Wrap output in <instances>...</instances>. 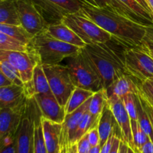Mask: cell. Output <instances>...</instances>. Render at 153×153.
I'll list each match as a JSON object with an SVG mask.
<instances>
[{
    "instance_id": "47",
    "label": "cell",
    "mask_w": 153,
    "mask_h": 153,
    "mask_svg": "<svg viewBox=\"0 0 153 153\" xmlns=\"http://www.w3.org/2000/svg\"><path fill=\"white\" fill-rule=\"evenodd\" d=\"M100 150H101V146H100V145H98V146L91 148L89 153H100Z\"/></svg>"
},
{
    "instance_id": "30",
    "label": "cell",
    "mask_w": 153,
    "mask_h": 153,
    "mask_svg": "<svg viewBox=\"0 0 153 153\" xmlns=\"http://www.w3.org/2000/svg\"><path fill=\"white\" fill-rule=\"evenodd\" d=\"M128 10L141 19L148 26H153V16L145 10L136 0H119Z\"/></svg>"
},
{
    "instance_id": "28",
    "label": "cell",
    "mask_w": 153,
    "mask_h": 153,
    "mask_svg": "<svg viewBox=\"0 0 153 153\" xmlns=\"http://www.w3.org/2000/svg\"><path fill=\"white\" fill-rule=\"evenodd\" d=\"M136 106H137V121L141 127L142 130L145 132V134L149 137L151 142L153 143V127L151 123L150 119L148 116L147 112L146 111L143 106L140 102V97L138 94L136 95Z\"/></svg>"
},
{
    "instance_id": "33",
    "label": "cell",
    "mask_w": 153,
    "mask_h": 153,
    "mask_svg": "<svg viewBox=\"0 0 153 153\" xmlns=\"http://www.w3.org/2000/svg\"><path fill=\"white\" fill-rule=\"evenodd\" d=\"M131 127V131H132L133 143H134V150L135 151L136 153L140 152L141 148L148 141H149L150 139L142 130L139 123H137L135 126H132Z\"/></svg>"
},
{
    "instance_id": "2",
    "label": "cell",
    "mask_w": 153,
    "mask_h": 153,
    "mask_svg": "<svg viewBox=\"0 0 153 153\" xmlns=\"http://www.w3.org/2000/svg\"><path fill=\"white\" fill-rule=\"evenodd\" d=\"M113 38V37H112ZM115 40V39H114ZM123 45L117 40V46L110 42L87 44L82 51L100 78L102 89L106 90L118 78L127 73L124 64L125 49L118 48ZM125 46V45H124Z\"/></svg>"
},
{
    "instance_id": "21",
    "label": "cell",
    "mask_w": 153,
    "mask_h": 153,
    "mask_svg": "<svg viewBox=\"0 0 153 153\" xmlns=\"http://www.w3.org/2000/svg\"><path fill=\"white\" fill-rule=\"evenodd\" d=\"M118 127L119 126L117 123L114 116L107 103V105L103 108L97 126L99 134H100L101 147L106 143L112 131Z\"/></svg>"
},
{
    "instance_id": "12",
    "label": "cell",
    "mask_w": 153,
    "mask_h": 153,
    "mask_svg": "<svg viewBox=\"0 0 153 153\" xmlns=\"http://www.w3.org/2000/svg\"><path fill=\"white\" fill-rule=\"evenodd\" d=\"M108 105L111 110L116 122L121 132V140L125 141L128 146L134 149L131 120L128 114L124 105L123 99L117 97H108Z\"/></svg>"
},
{
    "instance_id": "10",
    "label": "cell",
    "mask_w": 153,
    "mask_h": 153,
    "mask_svg": "<svg viewBox=\"0 0 153 153\" xmlns=\"http://www.w3.org/2000/svg\"><path fill=\"white\" fill-rule=\"evenodd\" d=\"M0 61H6L16 68L23 83L31 79L34 68L40 63L38 57L29 49L27 51L0 49Z\"/></svg>"
},
{
    "instance_id": "34",
    "label": "cell",
    "mask_w": 153,
    "mask_h": 153,
    "mask_svg": "<svg viewBox=\"0 0 153 153\" xmlns=\"http://www.w3.org/2000/svg\"><path fill=\"white\" fill-rule=\"evenodd\" d=\"M136 95L137 94H128L123 98L124 105H125L126 109L128 116L130 117V120H131V126L137 125L138 123L135 100Z\"/></svg>"
},
{
    "instance_id": "5",
    "label": "cell",
    "mask_w": 153,
    "mask_h": 153,
    "mask_svg": "<svg viewBox=\"0 0 153 153\" xmlns=\"http://www.w3.org/2000/svg\"><path fill=\"white\" fill-rule=\"evenodd\" d=\"M63 22L71 28L86 44L106 43L112 36L87 17L79 10L77 13H69L63 19Z\"/></svg>"
},
{
    "instance_id": "26",
    "label": "cell",
    "mask_w": 153,
    "mask_h": 153,
    "mask_svg": "<svg viewBox=\"0 0 153 153\" xmlns=\"http://www.w3.org/2000/svg\"><path fill=\"white\" fill-rule=\"evenodd\" d=\"M99 120H100V119H95L94 117H93L89 111L87 110L85 113L84 114L77 128H76V132H75L74 136L72 139L70 145L77 143L90 130L92 129L94 127H97L98 126Z\"/></svg>"
},
{
    "instance_id": "27",
    "label": "cell",
    "mask_w": 153,
    "mask_h": 153,
    "mask_svg": "<svg viewBox=\"0 0 153 153\" xmlns=\"http://www.w3.org/2000/svg\"><path fill=\"white\" fill-rule=\"evenodd\" d=\"M108 96L106 91L102 89L94 93L90 100L88 111L95 119H100L103 108L108 103Z\"/></svg>"
},
{
    "instance_id": "50",
    "label": "cell",
    "mask_w": 153,
    "mask_h": 153,
    "mask_svg": "<svg viewBox=\"0 0 153 153\" xmlns=\"http://www.w3.org/2000/svg\"><path fill=\"white\" fill-rule=\"evenodd\" d=\"M128 153H136V152L134 150V149H132V148H131V147H130V146H128Z\"/></svg>"
},
{
    "instance_id": "37",
    "label": "cell",
    "mask_w": 153,
    "mask_h": 153,
    "mask_svg": "<svg viewBox=\"0 0 153 153\" xmlns=\"http://www.w3.org/2000/svg\"><path fill=\"white\" fill-rule=\"evenodd\" d=\"M138 48L153 58V40L152 39L145 36Z\"/></svg>"
},
{
    "instance_id": "43",
    "label": "cell",
    "mask_w": 153,
    "mask_h": 153,
    "mask_svg": "<svg viewBox=\"0 0 153 153\" xmlns=\"http://www.w3.org/2000/svg\"><path fill=\"white\" fill-rule=\"evenodd\" d=\"M12 84L13 83L0 72V87L7 86V85H12Z\"/></svg>"
},
{
    "instance_id": "13",
    "label": "cell",
    "mask_w": 153,
    "mask_h": 153,
    "mask_svg": "<svg viewBox=\"0 0 153 153\" xmlns=\"http://www.w3.org/2000/svg\"><path fill=\"white\" fill-rule=\"evenodd\" d=\"M42 117L52 122L62 124L66 117L65 107L62 106L52 93L34 96Z\"/></svg>"
},
{
    "instance_id": "9",
    "label": "cell",
    "mask_w": 153,
    "mask_h": 153,
    "mask_svg": "<svg viewBox=\"0 0 153 153\" xmlns=\"http://www.w3.org/2000/svg\"><path fill=\"white\" fill-rule=\"evenodd\" d=\"M123 58L127 73L139 82L153 78V58L138 47L126 48Z\"/></svg>"
},
{
    "instance_id": "4",
    "label": "cell",
    "mask_w": 153,
    "mask_h": 153,
    "mask_svg": "<svg viewBox=\"0 0 153 153\" xmlns=\"http://www.w3.org/2000/svg\"><path fill=\"white\" fill-rule=\"evenodd\" d=\"M67 66L72 82L76 88L96 93L102 89L100 78L82 52L68 58Z\"/></svg>"
},
{
    "instance_id": "46",
    "label": "cell",
    "mask_w": 153,
    "mask_h": 153,
    "mask_svg": "<svg viewBox=\"0 0 153 153\" xmlns=\"http://www.w3.org/2000/svg\"><path fill=\"white\" fill-rule=\"evenodd\" d=\"M67 153H78L77 144H71L67 146Z\"/></svg>"
},
{
    "instance_id": "11",
    "label": "cell",
    "mask_w": 153,
    "mask_h": 153,
    "mask_svg": "<svg viewBox=\"0 0 153 153\" xmlns=\"http://www.w3.org/2000/svg\"><path fill=\"white\" fill-rule=\"evenodd\" d=\"M16 4L21 25L32 37L47 29L49 25L31 0H16Z\"/></svg>"
},
{
    "instance_id": "1",
    "label": "cell",
    "mask_w": 153,
    "mask_h": 153,
    "mask_svg": "<svg viewBox=\"0 0 153 153\" xmlns=\"http://www.w3.org/2000/svg\"><path fill=\"white\" fill-rule=\"evenodd\" d=\"M80 12L128 48L138 47L149 27L106 7L84 4Z\"/></svg>"
},
{
    "instance_id": "32",
    "label": "cell",
    "mask_w": 153,
    "mask_h": 153,
    "mask_svg": "<svg viewBox=\"0 0 153 153\" xmlns=\"http://www.w3.org/2000/svg\"><path fill=\"white\" fill-rule=\"evenodd\" d=\"M0 49L4 50L27 51L28 46L20 43L18 40L9 37L7 34L0 31Z\"/></svg>"
},
{
    "instance_id": "6",
    "label": "cell",
    "mask_w": 153,
    "mask_h": 153,
    "mask_svg": "<svg viewBox=\"0 0 153 153\" xmlns=\"http://www.w3.org/2000/svg\"><path fill=\"white\" fill-rule=\"evenodd\" d=\"M40 111L34 98L28 100L15 134L16 153H34V121Z\"/></svg>"
},
{
    "instance_id": "19",
    "label": "cell",
    "mask_w": 153,
    "mask_h": 153,
    "mask_svg": "<svg viewBox=\"0 0 153 153\" xmlns=\"http://www.w3.org/2000/svg\"><path fill=\"white\" fill-rule=\"evenodd\" d=\"M43 137L48 153H58L61 147L62 124L52 122L42 117Z\"/></svg>"
},
{
    "instance_id": "36",
    "label": "cell",
    "mask_w": 153,
    "mask_h": 153,
    "mask_svg": "<svg viewBox=\"0 0 153 153\" xmlns=\"http://www.w3.org/2000/svg\"><path fill=\"white\" fill-rule=\"evenodd\" d=\"M76 144H77L78 153H89L90 150L92 148V146H91V143L89 142L88 133L86 134H85L76 143Z\"/></svg>"
},
{
    "instance_id": "44",
    "label": "cell",
    "mask_w": 153,
    "mask_h": 153,
    "mask_svg": "<svg viewBox=\"0 0 153 153\" xmlns=\"http://www.w3.org/2000/svg\"><path fill=\"white\" fill-rule=\"evenodd\" d=\"M128 145L121 140L120 143V147H119V153H128Z\"/></svg>"
},
{
    "instance_id": "17",
    "label": "cell",
    "mask_w": 153,
    "mask_h": 153,
    "mask_svg": "<svg viewBox=\"0 0 153 153\" xmlns=\"http://www.w3.org/2000/svg\"><path fill=\"white\" fill-rule=\"evenodd\" d=\"M139 83L138 81L129 74L123 75L115 80L105 90L108 98L114 97L123 99L128 94H138Z\"/></svg>"
},
{
    "instance_id": "35",
    "label": "cell",
    "mask_w": 153,
    "mask_h": 153,
    "mask_svg": "<svg viewBox=\"0 0 153 153\" xmlns=\"http://www.w3.org/2000/svg\"><path fill=\"white\" fill-rule=\"evenodd\" d=\"M138 94L153 108V78L139 83Z\"/></svg>"
},
{
    "instance_id": "39",
    "label": "cell",
    "mask_w": 153,
    "mask_h": 153,
    "mask_svg": "<svg viewBox=\"0 0 153 153\" xmlns=\"http://www.w3.org/2000/svg\"><path fill=\"white\" fill-rule=\"evenodd\" d=\"M138 96H139V97H140V102H141L142 105L143 106V108H145L146 111L147 112L148 116H149V119H150L151 123H152V127H153V108L152 107H151L150 105H149V104H148L147 102H146V101H145L144 100H143V98H142L141 97H140V95H139V94H138Z\"/></svg>"
},
{
    "instance_id": "31",
    "label": "cell",
    "mask_w": 153,
    "mask_h": 153,
    "mask_svg": "<svg viewBox=\"0 0 153 153\" xmlns=\"http://www.w3.org/2000/svg\"><path fill=\"white\" fill-rule=\"evenodd\" d=\"M0 72L14 85H23L24 83L18 70L9 63L0 61Z\"/></svg>"
},
{
    "instance_id": "40",
    "label": "cell",
    "mask_w": 153,
    "mask_h": 153,
    "mask_svg": "<svg viewBox=\"0 0 153 153\" xmlns=\"http://www.w3.org/2000/svg\"><path fill=\"white\" fill-rule=\"evenodd\" d=\"M0 153H16L15 140L13 143L1 147L0 149Z\"/></svg>"
},
{
    "instance_id": "38",
    "label": "cell",
    "mask_w": 153,
    "mask_h": 153,
    "mask_svg": "<svg viewBox=\"0 0 153 153\" xmlns=\"http://www.w3.org/2000/svg\"><path fill=\"white\" fill-rule=\"evenodd\" d=\"M88 139H89V142L91 143V146L94 147V146H98L100 145V134H99L98 128L97 127H94L92 129L90 130L88 132Z\"/></svg>"
},
{
    "instance_id": "3",
    "label": "cell",
    "mask_w": 153,
    "mask_h": 153,
    "mask_svg": "<svg viewBox=\"0 0 153 153\" xmlns=\"http://www.w3.org/2000/svg\"><path fill=\"white\" fill-rule=\"evenodd\" d=\"M82 49L55 38L47 30L34 36L28 45V49L38 57L42 65L60 64L65 58L77 55Z\"/></svg>"
},
{
    "instance_id": "8",
    "label": "cell",
    "mask_w": 153,
    "mask_h": 153,
    "mask_svg": "<svg viewBox=\"0 0 153 153\" xmlns=\"http://www.w3.org/2000/svg\"><path fill=\"white\" fill-rule=\"evenodd\" d=\"M52 93L58 102L65 106L76 88L72 82L67 66L61 64L43 65Z\"/></svg>"
},
{
    "instance_id": "14",
    "label": "cell",
    "mask_w": 153,
    "mask_h": 153,
    "mask_svg": "<svg viewBox=\"0 0 153 153\" xmlns=\"http://www.w3.org/2000/svg\"><path fill=\"white\" fill-rule=\"evenodd\" d=\"M25 102L13 108L0 110V140L11 134H15L19 126Z\"/></svg>"
},
{
    "instance_id": "15",
    "label": "cell",
    "mask_w": 153,
    "mask_h": 153,
    "mask_svg": "<svg viewBox=\"0 0 153 153\" xmlns=\"http://www.w3.org/2000/svg\"><path fill=\"white\" fill-rule=\"evenodd\" d=\"M23 88L25 97L28 100L34 98L37 94L52 93L43 67L40 63L35 66L33 70L32 77L23 84Z\"/></svg>"
},
{
    "instance_id": "18",
    "label": "cell",
    "mask_w": 153,
    "mask_h": 153,
    "mask_svg": "<svg viewBox=\"0 0 153 153\" xmlns=\"http://www.w3.org/2000/svg\"><path fill=\"white\" fill-rule=\"evenodd\" d=\"M26 100L23 85L12 84L0 87V110L16 107L25 102Z\"/></svg>"
},
{
    "instance_id": "7",
    "label": "cell",
    "mask_w": 153,
    "mask_h": 153,
    "mask_svg": "<svg viewBox=\"0 0 153 153\" xmlns=\"http://www.w3.org/2000/svg\"><path fill=\"white\" fill-rule=\"evenodd\" d=\"M48 25L59 23L69 13L79 12L84 3L81 0H31Z\"/></svg>"
},
{
    "instance_id": "20",
    "label": "cell",
    "mask_w": 153,
    "mask_h": 153,
    "mask_svg": "<svg viewBox=\"0 0 153 153\" xmlns=\"http://www.w3.org/2000/svg\"><path fill=\"white\" fill-rule=\"evenodd\" d=\"M46 30L52 37L64 43L79 48H84L87 45L71 28L63 22L49 25Z\"/></svg>"
},
{
    "instance_id": "42",
    "label": "cell",
    "mask_w": 153,
    "mask_h": 153,
    "mask_svg": "<svg viewBox=\"0 0 153 153\" xmlns=\"http://www.w3.org/2000/svg\"><path fill=\"white\" fill-rule=\"evenodd\" d=\"M140 152L141 153H153V143L151 140L148 141L140 149Z\"/></svg>"
},
{
    "instance_id": "16",
    "label": "cell",
    "mask_w": 153,
    "mask_h": 153,
    "mask_svg": "<svg viewBox=\"0 0 153 153\" xmlns=\"http://www.w3.org/2000/svg\"><path fill=\"white\" fill-rule=\"evenodd\" d=\"M91 98L87 100L82 106H80L79 108L75 110L74 111L66 114L65 119L62 123L61 144L66 145V146L70 145L72 139L74 136L76 128H77L84 114L85 113L87 110H88V106H89Z\"/></svg>"
},
{
    "instance_id": "29",
    "label": "cell",
    "mask_w": 153,
    "mask_h": 153,
    "mask_svg": "<svg viewBox=\"0 0 153 153\" xmlns=\"http://www.w3.org/2000/svg\"><path fill=\"white\" fill-rule=\"evenodd\" d=\"M42 114L40 110L37 114L34 121V153H48L43 137Z\"/></svg>"
},
{
    "instance_id": "49",
    "label": "cell",
    "mask_w": 153,
    "mask_h": 153,
    "mask_svg": "<svg viewBox=\"0 0 153 153\" xmlns=\"http://www.w3.org/2000/svg\"><path fill=\"white\" fill-rule=\"evenodd\" d=\"M148 4H149V7L150 8L151 12H152V14L153 16V0H146Z\"/></svg>"
},
{
    "instance_id": "22",
    "label": "cell",
    "mask_w": 153,
    "mask_h": 153,
    "mask_svg": "<svg viewBox=\"0 0 153 153\" xmlns=\"http://www.w3.org/2000/svg\"><path fill=\"white\" fill-rule=\"evenodd\" d=\"M81 1L84 4L94 6V7H106V8L111 9V10H115L120 14L132 19V20L138 22V23L146 25V23L141 19L136 16L131 10H128L119 0H81ZM146 26H148V25H146Z\"/></svg>"
},
{
    "instance_id": "51",
    "label": "cell",
    "mask_w": 153,
    "mask_h": 153,
    "mask_svg": "<svg viewBox=\"0 0 153 153\" xmlns=\"http://www.w3.org/2000/svg\"><path fill=\"white\" fill-rule=\"evenodd\" d=\"M137 153H141V152H137Z\"/></svg>"
},
{
    "instance_id": "48",
    "label": "cell",
    "mask_w": 153,
    "mask_h": 153,
    "mask_svg": "<svg viewBox=\"0 0 153 153\" xmlns=\"http://www.w3.org/2000/svg\"><path fill=\"white\" fill-rule=\"evenodd\" d=\"M58 153H67V146L61 144V147H60V149Z\"/></svg>"
},
{
    "instance_id": "45",
    "label": "cell",
    "mask_w": 153,
    "mask_h": 153,
    "mask_svg": "<svg viewBox=\"0 0 153 153\" xmlns=\"http://www.w3.org/2000/svg\"><path fill=\"white\" fill-rule=\"evenodd\" d=\"M136 1H137V2H138L139 4H140V5H141L142 7L145 9V10H146L148 12H149V13H150L151 14H152V12H151V10H150V8H149V4H148L146 0H136Z\"/></svg>"
},
{
    "instance_id": "41",
    "label": "cell",
    "mask_w": 153,
    "mask_h": 153,
    "mask_svg": "<svg viewBox=\"0 0 153 153\" xmlns=\"http://www.w3.org/2000/svg\"><path fill=\"white\" fill-rule=\"evenodd\" d=\"M121 138L118 137L117 135H115L113 145H112L110 153H119V147L120 143Z\"/></svg>"
},
{
    "instance_id": "25",
    "label": "cell",
    "mask_w": 153,
    "mask_h": 153,
    "mask_svg": "<svg viewBox=\"0 0 153 153\" xmlns=\"http://www.w3.org/2000/svg\"><path fill=\"white\" fill-rule=\"evenodd\" d=\"M0 31L26 46L33 37L22 25L0 24Z\"/></svg>"
},
{
    "instance_id": "24",
    "label": "cell",
    "mask_w": 153,
    "mask_h": 153,
    "mask_svg": "<svg viewBox=\"0 0 153 153\" xmlns=\"http://www.w3.org/2000/svg\"><path fill=\"white\" fill-rule=\"evenodd\" d=\"M94 93L81 88H76L70 95L67 104L65 105L66 114L72 113L82 106L85 102L89 100Z\"/></svg>"
},
{
    "instance_id": "23",
    "label": "cell",
    "mask_w": 153,
    "mask_h": 153,
    "mask_svg": "<svg viewBox=\"0 0 153 153\" xmlns=\"http://www.w3.org/2000/svg\"><path fill=\"white\" fill-rule=\"evenodd\" d=\"M0 24L21 25L16 0H0Z\"/></svg>"
}]
</instances>
